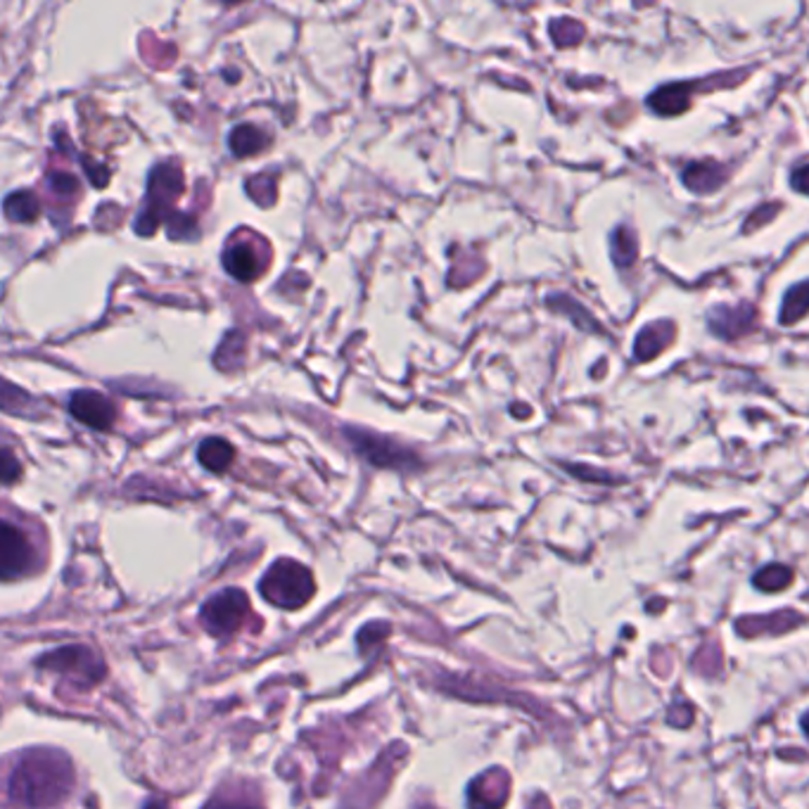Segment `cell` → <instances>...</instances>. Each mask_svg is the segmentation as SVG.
Returning a JSON list of instances; mask_svg holds the SVG:
<instances>
[{"instance_id":"obj_1","label":"cell","mask_w":809,"mask_h":809,"mask_svg":"<svg viewBox=\"0 0 809 809\" xmlns=\"http://www.w3.org/2000/svg\"><path fill=\"white\" fill-rule=\"evenodd\" d=\"M72 786V764L62 752H26L10 774L8 800L20 809H58Z\"/></svg>"},{"instance_id":"obj_2","label":"cell","mask_w":809,"mask_h":809,"mask_svg":"<svg viewBox=\"0 0 809 809\" xmlns=\"http://www.w3.org/2000/svg\"><path fill=\"white\" fill-rule=\"evenodd\" d=\"M46 561L44 529L20 513H0V579L34 575Z\"/></svg>"},{"instance_id":"obj_3","label":"cell","mask_w":809,"mask_h":809,"mask_svg":"<svg viewBox=\"0 0 809 809\" xmlns=\"http://www.w3.org/2000/svg\"><path fill=\"white\" fill-rule=\"evenodd\" d=\"M271 261L269 243L259 238L255 233L238 231L228 238L226 249H223V267L235 278V281L253 283L259 275H263Z\"/></svg>"},{"instance_id":"obj_4","label":"cell","mask_w":809,"mask_h":809,"mask_svg":"<svg viewBox=\"0 0 809 809\" xmlns=\"http://www.w3.org/2000/svg\"><path fill=\"white\" fill-rule=\"evenodd\" d=\"M344 435L354 449L373 466L395 470H413L421 466L415 452L407 449V446L399 444L397 439L378 435V432H371L364 427H344Z\"/></svg>"},{"instance_id":"obj_5","label":"cell","mask_w":809,"mask_h":809,"mask_svg":"<svg viewBox=\"0 0 809 809\" xmlns=\"http://www.w3.org/2000/svg\"><path fill=\"white\" fill-rule=\"evenodd\" d=\"M261 591L275 606L297 608L309 601V596L314 594V582L309 570L302 567L300 563L281 561L269 570L267 577H263Z\"/></svg>"},{"instance_id":"obj_6","label":"cell","mask_w":809,"mask_h":809,"mask_svg":"<svg viewBox=\"0 0 809 809\" xmlns=\"http://www.w3.org/2000/svg\"><path fill=\"white\" fill-rule=\"evenodd\" d=\"M184 192V174L174 164H160L150 176V195H148V207L143 216L138 219L136 231L141 235H150L157 231V223L169 212L172 204L180 198Z\"/></svg>"},{"instance_id":"obj_7","label":"cell","mask_w":809,"mask_h":809,"mask_svg":"<svg viewBox=\"0 0 809 809\" xmlns=\"http://www.w3.org/2000/svg\"><path fill=\"white\" fill-rule=\"evenodd\" d=\"M249 606L243 591H223L214 596L202 608V624L207 626V632H212L214 636H223L238 630L243 620L247 618Z\"/></svg>"},{"instance_id":"obj_8","label":"cell","mask_w":809,"mask_h":809,"mask_svg":"<svg viewBox=\"0 0 809 809\" xmlns=\"http://www.w3.org/2000/svg\"><path fill=\"white\" fill-rule=\"evenodd\" d=\"M69 411L77 418L79 423L89 425L93 430H109L115 425L117 407L107 397L93 392V389H81V392L72 395L69 401Z\"/></svg>"},{"instance_id":"obj_9","label":"cell","mask_w":809,"mask_h":809,"mask_svg":"<svg viewBox=\"0 0 809 809\" xmlns=\"http://www.w3.org/2000/svg\"><path fill=\"white\" fill-rule=\"evenodd\" d=\"M710 330L717 332L724 340L743 338L752 328L758 326V309L752 304L743 302L738 306H715L707 316Z\"/></svg>"},{"instance_id":"obj_10","label":"cell","mask_w":809,"mask_h":809,"mask_svg":"<svg viewBox=\"0 0 809 809\" xmlns=\"http://www.w3.org/2000/svg\"><path fill=\"white\" fill-rule=\"evenodd\" d=\"M683 186L699 195H713L729 180V169L722 162L715 160H701L691 162L681 174Z\"/></svg>"},{"instance_id":"obj_11","label":"cell","mask_w":809,"mask_h":809,"mask_svg":"<svg viewBox=\"0 0 809 809\" xmlns=\"http://www.w3.org/2000/svg\"><path fill=\"white\" fill-rule=\"evenodd\" d=\"M675 335H677V328L672 320H655V324H648L636 335L634 359L641 361V364H646V361L663 354L667 347L672 344Z\"/></svg>"},{"instance_id":"obj_12","label":"cell","mask_w":809,"mask_h":809,"mask_svg":"<svg viewBox=\"0 0 809 809\" xmlns=\"http://www.w3.org/2000/svg\"><path fill=\"white\" fill-rule=\"evenodd\" d=\"M695 83H667V86L655 89L648 95V107L658 112L660 117H675L687 112L691 105Z\"/></svg>"},{"instance_id":"obj_13","label":"cell","mask_w":809,"mask_h":809,"mask_svg":"<svg viewBox=\"0 0 809 809\" xmlns=\"http://www.w3.org/2000/svg\"><path fill=\"white\" fill-rule=\"evenodd\" d=\"M271 143V136L267 131H261L255 124H241L231 131L228 145L233 150L235 157H249L257 155L263 148Z\"/></svg>"},{"instance_id":"obj_14","label":"cell","mask_w":809,"mask_h":809,"mask_svg":"<svg viewBox=\"0 0 809 809\" xmlns=\"http://www.w3.org/2000/svg\"><path fill=\"white\" fill-rule=\"evenodd\" d=\"M198 458H200V464H202L207 470H212V472H226V470H228V466L233 464V458H235V449H233V446H231L226 439L212 437V439H204V442L200 444Z\"/></svg>"},{"instance_id":"obj_15","label":"cell","mask_w":809,"mask_h":809,"mask_svg":"<svg viewBox=\"0 0 809 809\" xmlns=\"http://www.w3.org/2000/svg\"><path fill=\"white\" fill-rule=\"evenodd\" d=\"M40 214L38 198L30 190L12 192L5 200V216L15 223H32Z\"/></svg>"},{"instance_id":"obj_16","label":"cell","mask_w":809,"mask_h":809,"mask_svg":"<svg viewBox=\"0 0 809 809\" xmlns=\"http://www.w3.org/2000/svg\"><path fill=\"white\" fill-rule=\"evenodd\" d=\"M610 245H612V259H615L618 267L632 269V263L638 257V241H636L634 231L626 226H618L615 233H612Z\"/></svg>"},{"instance_id":"obj_17","label":"cell","mask_w":809,"mask_h":809,"mask_svg":"<svg viewBox=\"0 0 809 809\" xmlns=\"http://www.w3.org/2000/svg\"><path fill=\"white\" fill-rule=\"evenodd\" d=\"M547 306H549V309L558 312V314L570 316L572 320H575L577 328H584V330H589V332H601V328L596 326L594 316L587 309H584L582 304H577L575 300H570L567 295H551L547 300Z\"/></svg>"},{"instance_id":"obj_18","label":"cell","mask_w":809,"mask_h":809,"mask_svg":"<svg viewBox=\"0 0 809 809\" xmlns=\"http://www.w3.org/2000/svg\"><path fill=\"white\" fill-rule=\"evenodd\" d=\"M807 306H809V300H807V283L800 281L795 283L784 297V306H781V326H795L798 320H802L807 316Z\"/></svg>"},{"instance_id":"obj_19","label":"cell","mask_w":809,"mask_h":809,"mask_svg":"<svg viewBox=\"0 0 809 809\" xmlns=\"http://www.w3.org/2000/svg\"><path fill=\"white\" fill-rule=\"evenodd\" d=\"M551 36H553V44L558 48L577 46L579 40H582V36H584V26L579 22L572 20V17L555 20V22H551Z\"/></svg>"},{"instance_id":"obj_20","label":"cell","mask_w":809,"mask_h":809,"mask_svg":"<svg viewBox=\"0 0 809 809\" xmlns=\"http://www.w3.org/2000/svg\"><path fill=\"white\" fill-rule=\"evenodd\" d=\"M48 186H50V192L60 195V198H65V200H74L79 190H81L77 176L65 174V172H52L48 176Z\"/></svg>"},{"instance_id":"obj_21","label":"cell","mask_w":809,"mask_h":809,"mask_svg":"<svg viewBox=\"0 0 809 809\" xmlns=\"http://www.w3.org/2000/svg\"><path fill=\"white\" fill-rule=\"evenodd\" d=\"M20 476H22V464L17 460V456L8 449H0V484L17 482Z\"/></svg>"},{"instance_id":"obj_22","label":"cell","mask_w":809,"mask_h":809,"mask_svg":"<svg viewBox=\"0 0 809 809\" xmlns=\"http://www.w3.org/2000/svg\"><path fill=\"white\" fill-rule=\"evenodd\" d=\"M778 209H781V204H764V207H760V209H758V212H755V214H752V216H750V219L746 221L743 233H752V231H758V228H762L766 221H770V219H774V216H776V212H778Z\"/></svg>"},{"instance_id":"obj_23","label":"cell","mask_w":809,"mask_h":809,"mask_svg":"<svg viewBox=\"0 0 809 809\" xmlns=\"http://www.w3.org/2000/svg\"><path fill=\"white\" fill-rule=\"evenodd\" d=\"M807 174H809L807 160H800L798 166H795V172H793V186H795V190H798L800 195L807 192Z\"/></svg>"},{"instance_id":"obj_24","label":"cell","mask_w":809,"mask_h":809,"mask_svg":"<svg viewBox=\"0 0 809 809\" xmlns=\"http://www.w3.org/2000/svg\"><path fill=\"white\" fill-rule=\"evenodd\" d=\"M207 809H255V807L238 805V802H212Z\"/></svg>"},{"instance_id":"obj_25","label":"cell","mask_w":809,"mask_h":809,"mask_svg":"<svg viewBox=\"0 0 809 809\" xmlns=\"http://www.w3.org/2000/svg\"><path fill=\"white\" fill-rule=\"evenodd\" d=\"M150 809H166V807H164V805H152Z\"/></svg>"},{"instance_id":"obj_26","label":"cell","mask_w":809,"mask_h":809,"mask_svg":"<svg viewBox=\"0 0 809 809\" xmlns=\"http://www.w3.org/2000/svg\"><path fill=\"white\" fill-rule=\"evenodd\" d=\"M0 513H3V508H0Z\"/></svg>"}]
</instances>
